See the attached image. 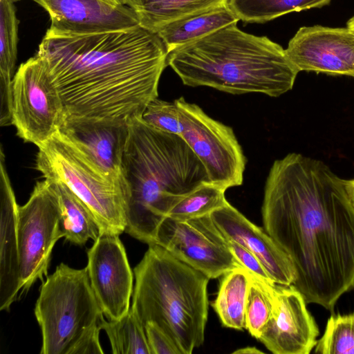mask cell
Returning <instances> with one entry per match:
<instances>
[{
	"mask_svg": "<svg viewBox=\"0 0 354 354\" xmlns=\"http://www.w3.org/2000/svg\"><path fill=\"white\" fill-rule=\"evenodd\" d=\"M303 295L292 285L274 283L272 314L258 339L274 354H309L317 344V324Z\"/></svg>",
	"mask_w": 354,
	"mask_h": 354,
	"instance_id": "4fadbf2b",
	"label": "cell"
},
{
	"mask_svg": "<svg viewBox=\"0 0 354 354\" xmlns=\"http://www.w3.org/2000/svg\"><path fill=\"white\" fill-rule=\"evenodd\" d=\"M49 14L48 31L62 35H89L140 26L136 13L110 0H33Z\"/></svg>",
	"mask_w": 354,
	"mask_h": 354,
	"instance_id": "9a60e30c",
	"label": "cell"
},
{
	"mask_svg": "<svg viewBox=\"0 0 354 354\" xmlns=\"http://www.w3.org/2000/svg\"><path fill=\"white\" fill-rule=\"evenodd\" d=\"M262 353L263 351L259 350L254 346H247L239 348L233 352L234 354H258Z\"/></svg>",
	"mask_w": 354,
	"mask_h": 354,
	"instance_id": "d6a6232c",
	"label": "cell"
},
{
	"mask_svg": "<svg viewBox=\"0 0 354 354\" xmlns=\"http://www.w3.org/2000/svg\"><path fill=\"white\" fill-rule=\"evenodd\" d=\"M156 244L209 279L242 267L210 214L187 220L166 217L158 230Z\"/></svg>",
	"mask_w": 354,
	"mask_h": 354,
	"instance_id": "8fae6325",
	"label": "cell"
},
{
	"mask_svg": "<svg viewBox=\"0 0 354 354\" xmlns=\"http://www.w3.org/2000/svg\"><path fill=\"white\" fill-rule=\"evenodd\" d=\"M167 65L187 86L275 97L292 88L299 73L279 44L236 23L170 51Z\"/></svg>",
	"mask_w": 354,
	"mask_h": 354,
	"instance_id": "277c9868",
	"label": "cell"
},
{
	"mask_svg": "<svg viewBox=\"0 0 354 354\" xmlns=\"http://www.w3.org/2000/svg\"><path fill=\"white\" fill-rule=\"evenodd\" d=\"M34 312L41 332V354H71L104 316L86 267L64 263L42 281Z\"/></svg>",
	"mask_w": 354,
	"mask_h": 354,
	"instance_id": "52a82bcc",
	"label": "cell"
},
{
	"mask_svg": "<svg viewBox=\"0 0 354 354\" xmlns=\"http://www.w3.org/2000/svg\"><path fill=\"white\" fill-rule=\"evenodd\" d=\"M210 216L226 239L243 246L260 260L275 283L289 286L294 283L296 272L290 259L265 230L250 221L228 202Z\"/></svg>",
	"mask_w": 354,
	"mask_h": 354,
	"instance_id": "2e32d148",
	"label": "cell"
},
{
	"mask_svg": "<svg viewBox=\"0 0 354 354\" xmlns=\"http://www.w3.org/2000/svg\"><path fill=\"white\" fill-rule=\"evenodd\" d=\"M111 1H113L115 3H122L121 0H110Z\"/></svg>",
	"mask_w": 354,
	"mask_h": 354,
	"instance_id": "d590c367",
	"label": "cell"
},
{
	"mask_svg": "<svg viewBox=\"0 0 354 354\" xmlns=\"http://www.w3.org/2000/svg\"><path fill=\"white\" fill-rule=\"evenodd\" d=\"M12 1H15V0H12Z\"/></svg>",
	"mask_w": 354,
	"mask_h": 354,
	"instance_id": "8d00e7d4",
	"label": "cell"
},
{
	"mask_svg": "<svg viewBox=\"0 0 354 354\" xmlns=\"http://www.w3.org/2000/svg\"><path fill=\"white\" fill-rule=\"evenodd\" d=\"M351 194H352L353 199L354 201V179L351 180Z\"/></svg>",
	"mask_w": 354,
	"mask_h": 354,
	"instance_id": "e575fe53",
	"label": "cell"
},
{
	"mask_svg": "<svg viewBox=\"0 0 354 354\" xmlns=\"http://www.w3.org/2000/svg\"><path fill=\"white\" fill-rule=\"evenodd\" d=\"M18 20L12 0H0V98L4 111L12 107V84L17 59Z\"/></svg>",
	"mask_w": 354,
	"mask_h": 354,
	"instance_id": "603a6c76",
	"label": "cell"
},
{
	"mask_svg": "<svg viewBox=\"0 0 354 354\" xmlns=\"http://www.w3.org/2000/svg\"><path fill=\"white\" fill-rule=\"evenodd\" d=\"M141 118L147 124L160 131L179 136L182 133V122L175 101L156 97L147 104Z\"/></svg>",
	"mask_w": 354,
	"mask_h": 354,
	"instance_id": "f1b7e54d",
	"label": "cell"
},
{
	"mask_svg": "<svg viewBox=\"0 0 354 354\" xmlns=\"http://www.w3.org/2000/svg\"><path fill=\"white\" fill-rule=\"evenodd\" d=\"M137 15L140 26L156 32L177 19L227 5L228 0H121Z\"/></svg>",
	"mask_w": 354,
	"mask_h": 354,
	"instance_id": "ffe728a7",
	"label": "cell"
},
{
	"mask_svg": "<svg viewBox=\"0 0 354 354\" xmlns=\"http://www.w3.org/2000/svg\"><path fill=\"white\" fill-rule=\"evenodd\" d=\"M263 227L288 254L292 285L307 304L332 310L354 288V201L351 180L298 153L276 160L267 177Z\"/></svg>",
	"mask_w": 354,
	"mask_h": 354,
	"instance_id": "6da1fadb",
	"label": "cell"
},
{
	"mask_svg": "<svg viewBox=\"0 0 354 354\" xmlns=\"http://www.w3.org/2000/svg\"><path fill=\"white\" fill-rule=\"evenodd\" d=\"M38 148L37 169L45 179L65 184L85 203L100 235L124 232L129 189L123 174L103 171L59 129Z\"/></svg>",
	"mask_w": 354,
	"mask_h": 354,
	"instance_id": "8992f818",
	"label": "cell"
},
{
	"mask_svg": "<svg viewBox=\"0 0 354 354\" xmlns=\"http://www.w3.org/2000/svg\"><path fill=\"white\" fill-rule=\"evenodd\" d=\"M285 51L299 72L354 77V32L348 28L301 27Z\"/></svg>",
	"mask_w": 354,
	"mask_h": 354,
	"instance_id": "5bb4252c",
	"label": "cell"
},
{
	"mask_svg": "<svg viewBox=\"0 0 354 354\" xmlns=\"http://www.w3.org/2000/svg\"><path fill=\"white\" fill-rule=\"evenodd\" d=\"M315 347V353L354 354V313L332 315Z\"/></svg>",
	"mask_w": 354,
	"mask_h": 354,
	"instance_id": "83f0119b",
	"label": "cell"
},
{
	"mask_svg": "<svg viewBox=\"0 0 354 354\" xmlns=\"http://www.w3.org/2000/svg\"><path fill=\"white\" fill-rule=\"evenodd\" d=\"M274 285L252 275L246 300L245 329L257 339L261 336L272 312Z\"/></svg>",
	"mask_w": 354,
	"mask_h": 354,
	"instance_id": "4316f807",
	"label": "cell"
},
{
	"mask_svg": "<svg viewBox=\"0 0 354 354\" xmlns=\"http://www.w3.org/2000/svg\"><path fill=\"white\" fill-rule=\"evenodd\" d=\"M229 248L236 261L254 277L270 283H275L268 274L260 260L250 250L227 239Z\"/></svg>",
	"mask_w": 354,
	"mask_h": 354,
	"instance_id": "f546056e",
	"label": "cell"
},
{
	"mask_svg": "<svg viewBox=\"0 0 354 354\" xmlns=\"http://www.w3.org/2000/svg\"><path fill=\"white\" fill-rule=\"evenodd\" d=\"M87 257L90 283L104 315L109 321L120 319L130 308L133 274L119 236L100 235Z\"/></svg>",
	"mask_w": 354,
	"mask_h": 354,
	"instance_id": "7c38bea8",
	"label": "cell"
},
{
	"mask_svg": "<svg viewBox=\"0 0 354 354\" xmlns=\"http://www.w3.org/2000/svg\"><path fill=\"white\" fill-rule=\"evenodd\" d=\"M225 191L212 183H204L178 201L167 217L187 220L209 214L227 203Z\"/></svg>",
	"mask_w": 354,
	"mask_h": 354,
	"instance_id": "484cf974",
	"label": "cell"
},
{
	"mask_svg": "<svg viewBox=\"0 0 354 354\" xmlns=\"http://www.w3.org/2000/svg\"><path fill=\"white\" fill-rule=\"evenodd\" d=\"M239 18L227 5L177 19L159 28L155 32L168 53L203 38L221 28L235 24Z\"/></svg>",
	"mask_w": 354,
	"mask_h": 354,
	"instance_id": "d6986e66",
	"label": "cell"
},
{
	"mask_svg": "<svg viewBox=\"0 0 354 354\" xmlns=\"http://www.w3.org/2000/svg\"><path fill=\"white\" fill-rule=\"evenodd\" d=\"M252 274L244 268H236L222 276L219 288L212 306L223 326L243 330L245 312Z\"/></svg>",
	"mask_w": 354,
	"mask_h": 354,
	"instance_id": "7402d4cb",
	"label": "cell"
},
{
	"mask_svg": "<svg viewBox=\"0 0 354 354\" xmlns=\"http://www.w3.org/2000/svg\"><path fill=\"white\" fill-rule=\"evenodd\" d=\"M101 330L100 325L93 328L73 347L71 354L104 353L100 342V331Z\"/></svg>",
	"mask_w": 354,
	"mask_h": 354,
	"instance_id": "1f68e13d",
	"label": "cell"
},
{
	"mask_svg": "<svg viewBox=\"0 0 354 354\" xmlns=\"http://www.w3.org/2000/svg\"><path fill=\"white\" fill-rule=\"evenodd\" d=\"M12 122L24 141L41 147L57 133L65 118L58 89L36 55L21 64L12 79Z\"/></svg>",
	"mask_w": 354,
	"mask_h": 354,
	"instance_id": "ba28073f",
	"label": "cell"
},
{
	"mask_svg": "<svg viewBox=\"0 0 354 354\" xmlns=\"http://www.w3.org/2000/svg\"><path fill=\"white\" fill-rule=\"evenodd\" d=\"M331 0H228L235 15L246 23L262 24L292 12L328 5Z\"/></svg>",
	"mask_w": 354,
	"mask_h": 354,
	"instance_id": "cb8c5ba5",
	"label": "cell"
},
{
	"mask_svg": "<svg viewBox=\"0 0 354 354\" xmlns=\"http://www.w3.org/2000/svg\"><path fill=\"white\" fill-rule=\"evenodd\" d=\"M59 131L103 171L123 174L122 162L129 136V122L65 118Z\"/></svg>",
	"mask_w": 354,
	"mask_h": 354,
	"instance_id": "e0dca14e",
	"label": "cell"
},
{
	"mask_svg": "<svg viewBox=\"0 0 354 354\" xmlns=\"http://www.w3.org/2000/svg\"><path fill=\"white\" fill-rule=\"evenodd\" d=\"M100 326L108 336L113 354H151L145 326L131 306L118 319L103 318Z\"/></svg>",
	"mask_w": 354,
	"mask_h": 354,
	"instance_id": "d4e9b609",
	"label": "cell"
},
{
	"mask_svg": "<svg viewBox=\"0 0 354 354\" xmlns=\"http://www.w3.org/2000/svg\"><path fill=\"white\" fill-rule=\"evenodd\" d=\"M0 310H8L21 290L17 236L19 205L2 147L0 153Z\"/></svg>",
	"mask_w": 354,
	"mask_h": 354,
	"instance_id": "ac0fdd59",
	"label": "cell"
},
{
	"mask_svg": "<svg viewBox=\"0 0 354 354\" xmlns=\"http://www.w3.org/2000/svg\"><path fill=\"white\" fill-rule=\"evenodd\" d=\"M59 220V197L53 183L47 179L37 182L18 209L21 295L48 276L53 248L62 238Z\"/></svg>",
	"mask_w": 354,
	"mask_h": 354,
	"instance_id": "9c48e42d",
	"label": "cell"
},
{
	"mask_svg": "<svg viewBox=\"0 0 354 354\" xmlns=\"http://www.w3.org/2000/svg\"><path fill=\"white\" fill-rule=\"evenodd\" d=\"M122 168L129 189L124 232L148 245L156 244L159 226L178 201L211 183L181 136L155 129L141 116L129 122Z\"/></svg>",
	"mask_w": 354,
	"mask_h": 354,
	"instance_id": "3957f363",
	"label": "cell"
},
{
	"mask_svg": "<svg viewBox=\"0 0 354 354\" xmlns=\"http://www.w3.org/2000/svg\"><path fill=\"white\" fill-rule=\"evenodd\" d=\"M167 55L160 37L141 26L89 35L47 30L36 54L58 89L65 118L125 122L158 97Z\"/></svg>",
	"mask_w": 354,
	"mask_h": 354,
	"instance_id": "7a4b0ae2",
	"label": "cell"
},
{
	"mask_svg": "<svg viewBox=\"0 0 354 354\" xmlns=\"http://www.w3.org/2000/svg\"><path fill=\"white\" fill-rule=\"evenodd\" d=\"M131 307L145 326L158 325L181 354H191L205 340L209 279L158 244L133 270Z\"/></svg>",
	"mask_w": 354,
	"mask_h": 354,
	"instance_id": "5b68a950",
	"label": "cell"
},
{
	"mask_svg": "<svg viewBox=\"0 0 354 354\" xmlns=\"http://www.w3.org/2000/svg\"><path fill=\"white\" fill-rule=\"evenodd\" d=\"M347 28L354 32V16L347 22Z\"/></svg>",
	"mask_w": 354,
	"mask_h": 354,
	"instance_id": "836d02e7",
	"label": "cell"
},
{
	"mask_svg": "<svg viewBox=\"0 0 354 354\" xmlns=\"http://www.w3.org/2000/svg\"><path fill=\"white\" fill-rule=\"evenodd\" d=\"M174 101L183 126L180 136L201 161L210 182L225 190L241 185L246 158L232 128L183 97Z\"/></svg>",
	"mask_w": 354,
	"mask_h": 354,
	"instance_id": "30bf717a",
	"label": "cell"
},
{
	"mask_svg": "<svg viewBox=\"0 0 354 354\" xmlns=\"http://www.w3.org/2000/svg\"><path fill=\"white\" fill-rule=\"evenodd\" d=\"M145 328L151 354H181L173 340L158 325L148 322Z\"/></svg>",
	"mask_w": 354,
	"mask_h": 354,
	"instance_id": "4dcf8cb0",
	"label": "cell"
},
{
	"mask_svg": "<svg viewBox=\"0 0 354 354\" xmlns=\"http://www.w3.org/2000/svg\"><path fill=\"white\" fill-rule=\"evenodd\" d=\"M50 181L59 197L62 238L77 245H84L90 239L97 240L100 236V227L85 203L63 183Z\"/></svg>",
	"mask_w": 354,
	"mask_h": 354,
	"instance_id": "44dd1931",
	"label": "cell"
}]
</instances>
